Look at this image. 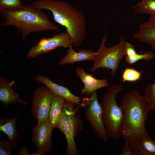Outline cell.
<instances>
[{
	"label": "cell",
	"mask_w": 155,
	"mask_h": 155,
	"mask_svg": "<svg viewBox=\"0 0 155 155\" xmlns=\"http://www.w3.org/2000/svg\"><path fill=\"white\" fill-rule=\"evenodd\" d=\"M121 103L124 114L121 136L135 147L142 138L149 135L145 124L150 107L137 88L127 93Z\"/></svg>",
	"instance_id": "obj_1"
},
{
	"label": "cell",
	"mask_w": 155,
	"mask_h": 155,
	"mask_svg": "<svg viewBox=\"0 0 155 155\" xmlns=\"http://www.w3.org/2000/svg\"><path fill=\"white\" fill-rule=\"evenodd\" d=\"M32 3L41 9L51 12L55 21L65 28L73 45L78 47L85 40L87 35L85 17L70 3L56 0H36Z\"/></svg>",
	"instance_id": "obj_2"
},
{
	"label": "cell",
	"mask_w": 155,
	"mask_h": 155,
	"mask_svg": "<svg viewBox=\"0 0 155 155\" xmlns=\"http://www.w3.org/2000/svg\"><path fill=\"white\" fill-rule=\"evenodd\" d=\"M42 10L32 3L16 10L0 11V25L16 27L23 40L31 33L60 30Z\"/></svg>",
	"instance_id": "obj_3"
},
{
	"label": "cell",
	"mask_w": 155,
	"mask_h": 155,
	"mask_svg": "<svg viewBox=\"0 0 155 155\" xmlns=\"http://www.w3.org/2000/svg\"><path fill=\"white\" fill-rule=\"evenodd\" d=\"M123 90L121 85H110L102 98L100 105L102 118L108 136L115 140L121 136V130L124 119V112L121 105H118L116 97Z\"/></svg>",
	"instance_id": "obj_4"
},
{
	"label": "cell",
	"mask_w": 155,
	"mask_h": 155,
	"mask_svg": "<svg viewBox=\"0 0 155 155\" xmlns=\"http://www.w3.org/2000/svg\"><path fill=\"white\" fill-rule=\"evenodd\" d=\"M107 39V35L104 33L100 46L96 52L90 71L92 72L100 68L111 70L110 74L114 77L119 69L121 61L125 55L126 42L123 38L121 37L117 44L111 47H107L105 45Z\"/></svg>",
	"instance_id": "obj_5"
},
{
	"label": "cell",
	"mask_w": 155,
	"mask_h": 155,
	"mask_svg": "<svg viewBox=\"0 0 155 155\" xmlns=\"http://www.w3.org/2000/svg\"><path fill=\"white\" fill-rule=\"evenodd\" d=\"M65 101L58 128L64 134L67 141L66 152L68 155L79 154L75 141V136L82 128L78 107Z\"/></svg>",
	"instance_id": "obj_6"
},
{
	"label": "cell",
	"mask_w": 155,
	"mask_h": 155,
	"mask_svg": "<svg viewBox=\"0 0 155 155\" xmlns=\"http://www.w3.org/2000/svg\"><path fill=\"white\" fill-rule=\"evenodd\" d=\"M88 96L82 98L80 106L84 109L86 119L96 135L102 140L107 141L108 136L103 122L102 109L98 100L96 91Z\"/></svg>",
	"instance_id": "obj_7"
},
{
	"label": "cell",
	"mask_w": 155,
	"mask_h": 155,
	"mask_svg": "<svg viewBox=\"0 0 155 155\" xmlns=\"http://www.w3.org/2000/svg\"><path fill=\"white\" fill-rule=\"evenodd\" d=\"M72 45L70 36L66 32L54 35L51 38H42L30 49L26 58H34L48 53L59 46L67 48Z\"/></svg>",
	"instance_id": "obj_8"
},
{
	"label": "cell",
	"mask_w": 155,
	"mask_h": 155,
	"mask_svg": "<svg viewBox=\"0 0 155 155\" xmlns=\"http://www.w3.org/2000/svg\"><path fill=\"white\" fill-rule=\"evenodd\" d=\"M54 94L45 86L34 91L31 102V112L38 122L48 121L49 113Z\"/></svg>",
	"instance_id": "obj_9"
},
{
	"label": "cell",
	"mask_w": 155,
	"mask_h": 155,
	"mask_svg": "<svg viewBox=\"0 0 155 155\" xmlns=\"http://www.w3.org/2000/svg\"><path fill=\"white\" fill-rule=\"evenodd\" d=\"M53 129L48 121L38 122L34 127L32 141L37 150L34 155L44 154L52 150Z\"/></svg>",
	"instance_id": "obj_10"
},
{
	"label": "cell",
	"mask_w": 155,
	"mask_h": 155,
	"mask_svg": "<svg viewBox=\"0 0 155 155\" xmlns=\"http://www.w3.org/2000/svg\"><path fill=\"white\" fill-rule=\"evenodd\" d=\"M75 74L84 84L81 94H84L86 96H88L97 89L107 87L109 85L108 80L97 79L92 75L88 74L81 67L77 68Z\"/></svg>",
	"instance_id": "obj_11"
},
{
	"label": "cell",
	"mask_w": 155,
	"mask_h": 155,
	"mask_svg": "<svg viewBox=\"0 0 155 155\" xmlns=\"http://www.w3.org/2000/svg\"><path fill=\"white\" fill-rule=\"evenodd\" d=\"M35 79L37 82L44 84L54 94L62 97L65 100L75 105L80 104V98L72 93L67 88L54 83L45 76L37 75Z\"/></svg>",
	"instance_id": "obj_12"
},
{
	"label": "cell",
	"mask_w": 155,
	"mask_h": 155,
	"mask_svg": "<svg viewBox=\"0 0 155 155\" xmlns=\"http://www.w3.org/2000/svg\"><path fill=\"white\" fill-rule=\"evenodd\" d=\"M15 81H9L3 77L0 78V101L6 108L9 104L17 102L22 105H27L28 102L22 99L18 93L12 89Z\"/></svg>",
	"instance_id": "obj_13"
},
{
	"label": "cell",
	"mask_w": 155,
	"mask_h": 155,
	"mask_svg": "<svg viewBox=\"0 0 155 155\" xmlns=\"http://www.w3.org/2000/svg\"><path fill=\"white\" fill-rule=\"evenodd\" d=\"M133 37L140 41L149 44L153 51H155V15H150L148 20L142 23L138 31Z\"/></svg>",
	"instance_id": "obj_14"
},
{
	"label": "cell",
	"mask_w": 155,
	"mask_h": 155,
	"mask_svg": "<svg viewBox=\"0 0 155 155\" xmlns=\"http://www.w3.org/2000/svg\"><path fill=\"white\" fill-rule=\"evenodd\" d=\"M95 54L96 52L91 49H81L76 52L72 45L68 48L66 55L60 61L59 64L61 65L82 61H93Z\"/></svg>",
	"instance_id": "obj_15"
},
{
	"label": "cell",
	"mask_w": 155,
	"mask_h": 155,
	"mask_svg": "<svg viewBox=\"0 0 155 155\" xmlns=\"http://www.w3.org/2000/svg\"><path fill=\"white\" fill-rule=\"evenodd\" d=\"M18 117L16 115L10 119L3 117L0 120V130L7 136L12 150L15 148L20 138L19 131L16 125V121Z\"/></svg>",
	"instance_id": "obj_16"
},
{
	"label": "cell",
	"mask_w": 155,
	"mask_h": 155,
	"mask_svg": "<svg viewBox=\"0 0 155 155\" xmlns=\"http://www.w3.org/2000/svg\"><path fill=\"white\" fill-rule=\"evenodd\" d=\"M65 101L62 97L54 94L48 119L53 129L58 128Z\"/></svg>",
	"instance_id": "obj_17"
},
{
	"label": "cell",
	"mask_w": 155,
	"mask_h": 155,
	"mask_svg": "<svg viewBox=\"0 0 155 155\" xmlns=\"http://www.w3.org/2000/svg\"><path fill=\"white\" fill-rule=\"evenodd\" d=\"M125 57V62L132 65L141 60L148 61L153 59L154 56L152 51H146L141 54L137 53L134 46L126 42Z\"/></svg>",
	"instance_id": "obj_18"
},
{
	"label": "cell",
	"mask_w": 155,
	"mask_h": 155,
	"mask_svg": "<svg viewBox=\"0 0 155 155\" xmlns=\"http://www.w3.org/2000/svg\"><path fill=\"white\" fill-rule=\"evenodd\" d=\"M135 147L137 155H155V142L149 135L142 138Z\"/></svg>",
	"instance_id": "obj_19"
},
{
	"label": "cell",
	"mask_w": 155,
	"mask_h": 155,
	"mask_svg": "<svg viewBox=\"0 0 155 155\" xmlns=\"http://www.w3.org/2000/svg\"><path fill=\"white\" fill-rule=\"evenodd\" d=\"M133 8L135 12L139 14L155 15V0H141Z\"/></svg>",
	"instance_id": "obj_20"
},
{
	"label": "cell",
	"mask_w": 155,
	"mask_h": 155,
	"mask_svg": "<svg viewBox=\"0 0 155 155\" xmlns=\"http://www.w3.org/2000/svg\"><path fill=\"white\" fill-rule=\"evenodd\" d=\"M143 71H139L134 68L126 67L121 76V82H135L141 79Z\"/></svg>",
	"instance_id": "obj_21"
},
{
	"label": "cell",
	"mask_w": 155,
	"mask_h": 155,
	"mask_svg": "<svg viewBox=\"0 0 155 155\" xmlns=\"http://www.w3.org/2000/svg\"><path fill=\"white\" fill-rule=\"evenodd\" d=\"M25 6L20 0H0V11H14Z\"/></svg>",
	"instance_id": "obj_22"
},
{
	"label": "cell",
	"mask_w": 155,
	"mask_h": 155,
	"mask_svg": "<svg viewBox=\"0 0 155 155\" xmlns=\"http://www.w3.org/2000/svg\"><path fill=\"white\" fill-rule=\"evenodd\" d=\"M144 96L151 110L155 112V82L147 85L144 89Z\"/></svg>",
	"instance_id": "obj_23"
},
{
	"label": "cell",
	"mask_w": 155,
	"mask_h": 155,
	"mask_svg": "<svg viewBox=\"0 0 155 155\" xmlns=\"http://www.w3.org/2000/svg\"><path fill=\"white\" fill-rule=\"evenodd\" d=\"M11 150V145L7 140H4L0 142V155H10Z\"/></svg>",
	"instance_id": "obj_24"
},
{
	"label": "cell",
	"mask_w": 155,
	"mask_h": 155,
	"mask_svg": "<svg viewBox=\"0 0 155 155\" xmlns=\"http://www.w3.org/2000/svg\"><path fill=\"white\" fill-rule=\"evenodd\" d=\"M119 155H137L135 147L131 145L127 142L125 143L123 148Z\"/></svg>",
	"instance_id": "obj_25"
},
{
	"label": "cell",
	"mask_w": 155,
	"mask_h": 155,
	"mask_svg": "<svg viewBox=\"0 0 155 155\" xmlns=\"http://www.w3.org/2000/svg\"><path fill=\"white\" fill-rule=\"evenodd\" d=\"M19 155H30L28 152V147L24 146L22 147L19 151Z\"/></svg>",
	"instance_id": "obj_26"
}]
</instances>
